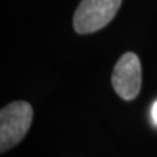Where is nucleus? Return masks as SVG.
Listing matches in <instances>:
<instances>
[{"mask_svg":"<svg viewBox=\"0 0 157 157\" xmlns=\"http://www.w3.org/2000/svg\"><path fill=\"white\" fill-rule=\"evenodd\" d=\"M33 121V109L25 101L7 105L0 113V149L6 152L22 140Z\"/></svg>","mask_w":157,"mask_h":157,"instance_id":"1","label":"nucleus"},{"mask_svg":"<svg viewBox=\"0 0 157 157\" xmlns=\"http://www.w3.org/2000/svg\"><path fill=\"white\" fill-rule=\"evenodd\" d=\"M122 0H81L73 16V28L78 34L94 33L115 17Z\"/></svg>","mask_w":157,"mask_h":157,"instance_id":"2","label":"nucleus"},{"mask_svg":"<svg viewBox=\"0 0 157 157\" xmlns=\"http://www.w3.org/2000/svg\"><path fill=\"white\" fill-rule=\"evenodd\" d=\"M113 88L117 94L126 101H131L139 94L141 88V66L136 54H123L113 71Z\"/></svg>","mask_w":157,"mask_h":157,"instance_id":"3","label":"nucleus"},{"mask_svg":"<svg viewBox=\"0 0 157 157\" xmlns=\"http://www.w3.org/2000/svg\"><path fill=\"white\" fill-rule=\"evenodd\" d=\"M151 118H152V122L157 126V100L153 102L152 105V109H151Z\"/></svg>","mask_w":157,"mask_h":157,"instance_id":"4","label":"nucleus"}]
</instances>
